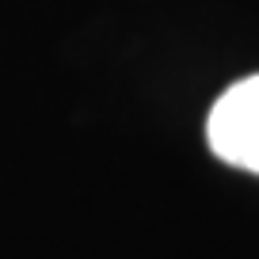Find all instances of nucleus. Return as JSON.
<instances>
[{
	"mask_svg": "<svg viewBox=\"0 0 259 259\" xmlns=\"http://www.w3.org/2000/svg\"><path fill=\"white\" fill-rule=\"evenodd\" d=\"M206 138L225 164L259 176V73L248 80H236L213 103Z\"/></svg>",
	"mask_w": 259,
	"mask_h": 259,
	"instance_id": "f257e3e1",
	"label": "nucleus"
}]
</instances>
